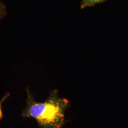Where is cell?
I'll list each match as a JSON object with an SVG mask.
<instances>
[{
	"label": "cell",
	"instance_id": "6da1fadb",
	"mask_svg": "<svg viewBox=\"0 0 128 128\" xmlns=\"http://www.w3.org/2000/svg\"><path fill=\"white\" fill-rule=\"evenodd\" d=\"M27 105L22 115L35 119L42 128H62L64 122V112L69 101L60 98L56 90L51 92L45 102H38L27 88Z\"/></svg>",
	"mask_w": 128,
	"mask_h": 128
},
{
	"label": "cell",
	"instance_id": "7a4b0ae2",
	"mask_svg": "<svg viewBox=\"0 0 128 128\" xmlns=\"http://www.w3.org/2000/svg\"><path fill=\"white\" fill-rule=\"evenodd\" d=\"M108 0H82L80 8L81 9H84L87 7H92L98 4H101Z\"/></svg>",
	"mask_w": 128,
	"mask_h": 128
},
{
	"label": "cell",
	"instance_id": "3957f363",
	"mask_svg": "<svg viewBox=\"0 0 128 128\" xmlns=\"http://www.w3.org/2000/svg\"><path fill=\"white\" fill-rule=\"evenodd\" d=\"M7 5L2 0H0V22L7 15Z\"/></svg>",
	"mask_w": 128,
	"mask_h": 128
},
{
	"label": "cell",
	"instance_id": "277c9868",
	"mask_svg": "<svg viewBox=\"0 0 128 128\" xmlns=\"http://www.w3.org/2000/svg\"><path fill=\"white\" fill-rule=\"evenodd\" d=\"M10 94L7 92L6 94L5 95V96H4V97L2 99L1 101H0V120L3 118V114H2V104L6 99H7L10 96Z\"/></svg>",
	"mask_w": 128,
	"mask_h": 128
}]
</instances>
